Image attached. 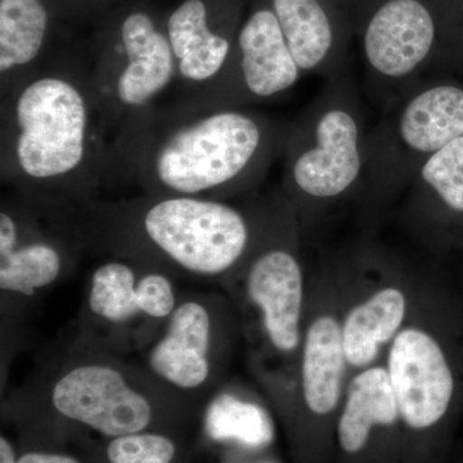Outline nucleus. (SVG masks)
<instances>
[{"label":"nucleus","instance_id":"obj_1","mask_svg":"<svg viewBox=\"0 0 463 463\" xmlns=\"http://www.w3.org/2000/svg\"><path fill=\"white\" fill-rule=\"evenodd\" d=\"M112 133L88 67L43 65L2 94L3 184L79 203L106 187Z\"/></svg>","mask_w":463,"mask_h":463},{"label":"nucleus","instance_id":"obj_2","mask_svg":"<svg viewBox=\"0 0 463 463\" xmlns=\"http://www.w3.org/2000/svg\"><path fill=\"white\" fill-rule=\"evenodd\" d=\"M276 137L264 118L233 108H155L115 134L106 187L223 200L263 170Z\"/></svg>","mask_w":463,"mask_h":463},{"label":"nucleus","instance_id":"obj_3","mask_svg":"<svg viewBox=\"0 0 463 463\" xmlns=\"http://www.w3.org/2000/svg\"><path fill=\"white\" fill-rule=\"evenodd\" d=\"M84 250L157 268L173 279L218 282L248 263L255 230L223 200L148 196L67 203Z\"/></svg>","mask_w":463,"mask_h":463},{"label":"nucleus","instance_id":"obj_4","mask_svg":"<svg viewBox=\"0 0 463 463\" xmlns=\"http://www.w3.org/2000/svg\"><path fill=\"white\" fill-rule=\"evenodd\" d=\"M17 392L111 439L147 431L161 405L184 402L142 364L76 340Z\"/></svg>","mask_w":463,"mask_h":463},{"label":"nucleus","instance_id":"obj_5","mask_svg":"<svg viewBox=\"0 0 463 463\" xmlns=\"http://www.w3.org/2000/svg\"><path fill=\"white\" fill-rule=\"evenodd\" d=\"M181 294L163 270L108 257L88 279L75 340L118 356L142 353L165 328Z\"/></svg>","mask_w":463,"mask_h":463},{"label":"nucleus","instance_id":"obj_6","mask_svg":"<svg viewBox=\"0 0 463 463\" xmlns=\"http://www.w3.org/2000/svg\"><path fill=\"white\" fill-rule=\"evenodd\" d=\"M0 212L3 319L24 315L43 292L67 279L83 251L61 201L17 194Z\"/></svg>","mask_w":463,"mask_h":463},{"label":"nucleus","instance_id":"obj_7","mask_svg":"<svg viewBox=\"0 0 463 463\" xmlns=\"http://www.w3.org/2000/svg\"><path fill=\"white\" fill-rule=\"evenodd\" d=\"M228 319L223 298L182 291L165 328L143 350V367L185 402L212 398L227 354Z\"/></svg>","mask_w":463,"mask_h":463},{"label":"nucleus","instance_id":"obj_8","mask_svg":"<svg viewBox=\"0 0 463 463\" xmlns=\"http://www.w3.org/2000/svg\"><path fill=\"white\" fill-rule=\"evenodd\" d=\"M116 38L114 47L88 66L112 139L125 124L156 108V100L178 81L166 32L148 14H128Z\"/></svg>","mask_w":463,"mask_h":463},{"label":"nucleus","instance_id":"obj_9","mask_svg":"<svg viewBox=\"0 0 463 463\" xmlns=\"http://www.w3.org/2000/svg\"><path fill=\"white\" fill-rule=\"evenodd\" d=\"M237 69L228 70L221 78L197 91L182 106L191 109L232 108L231 103L246 96L269 99L291 90L301 75L300 67L289 51L273 9H259L237 38Z\"/></svg>","mask_w":463,"mask_h":463},{"label":"nucleus","instance_id":"obj_10","mask_svg":"<svg viewBox=\"0 0 463 463\" xmlns=\"http://www.w3.org/2000/svg\"><path fill=\"white\" fill-rule=\"evenodd\" d=\"M386 370L408 428L425 430L443 419L452 402L455 379L443 349L430 334L414 327L399 331L390 346Z\"/></svg>","mask_w":463,"mask_h":463},{"label":"nucleus","instance_id":"obj_11","mask_svg":"<svg viewBox=\"0 0 463 463\" xmlns=\"http://www.w3.org/2000/svg\"><path fill=\"white\" fill-rule=\"evenodd\" d=\"M243 289L257 310L261 334L272 352L291 355L301 344L304 276L297 255L285 246L254 250L246 265Z\"/></svg>","mask_w":463,"mask_h":463},{"label":"nucleus","instance_id":"obj_12","mask_svg":"<svg viewBox=\"0 0 463 463\" xmlns=\"http://www.w3.org/2000/svg\"><path fill=\"white\" fill-rule=\"evenodd\" d=\"M362 166L358 120L350 109L334 106L317 118L312 145L292 154L289 179L307 196L334 199L358 181Z\"/></svg>","mask_w":463,"mask_h":463},{"label":"nucleus","instance_id":"obj_13","mask_svg":"<svg viewBox=\"0 0 463 463\" xmlns=\"http://www.w3.org/2000/svg\"><path fill=\"white\" fill-rule=\"evenodd\" d=\"M434 39V21L421 2L390 0L365 30V58L383 78H407L429 56Z\"/></svg>","mask_w":463,"mask_h":463},{"label":"nucleus","instance_id":"obj_14","mask_svg":"<svg viewBox=\"0 0 463 463\" xmlns=\"http://www.w3.org/2000/svg\"><path fill=\"white\" fill-rule=\"evenodd\" d=\"M165 32L175 57L178 81L191 91L206 90L223 74L233 45L213 29L205 0H183L167 18Z\"/></svg>","mask_w":463,"mask_h":463},{"label":"nucleus","instance_id":"obj_15","mask_svg":"<svg viewBox=\"0 0 463 463\" xmlns=\"http://www.w3.org/2000/svg\"><path fill=\"white\" fill-rule=\"evenodd\" d=\"M50 14L42 0H0V90L41 69Z\"/></svg>","mask_w":463,"mask_h":463},{"label":"nucleus","instance_id":"obj_16","mask_svg":"<svg viewBox=\"0 0 463 463\" xmlns=\"http://www.w3.org/2000/svg\"><path fill=\"white\" fill-rule=\"evenodd\" d=\"M343 326L335 317L310 323L301 352V392L313 413L325 416L336 408L346 370Z\"/></svg>","mask_w":463,"mask_h":463},{"label":"nucleus","instance_id":"obj_17","mask_svg":"<svg viewBox=\"0 0 463 463\" xmlns=\"http://www.w3.org/2000/svg\"><path fill=\"white\" fill-rule=\"evenodd\" d=\"M398 136L408 151L435 154L463 137V90L437 85L412 97L398 121Z\"/></svg>","mask_w":463,"mask_h":463},{"label":"nucleus","instance_id":"obj_18","mask_svg":"<svg viewBox=\"0 0 463 463\" xmlns=\"http://www.w3.org/2000/svg\"><path fill=\"white\" fill-rule=\"evenodd\" d=\"M401 417L397 397L388 370L371 367L356 374L349 389L341 414L340 446L347 453L364 449L374 426H392Z\"/></svg>","mask_w":463,"mask_h":463},{"label":"nucleus","instance_id":"obj_19","mask_svg":"<svg viewBox=\"0 0 463 463\" xmlns=\"http://www.w3.org/2000/svg\"><path fill=\"white\" fill-rule=\"evenodd\" d=\"M407 313V298L397 288L374 292L347 313L343 325V341L347 364L367 367L381 346L394 340Z\"/></svg>","mask_w":463,"mask_h":463},{"label":"nucleus","instance_id":"obj_20","mask_svg":"<svg viewBox=\"0 0 463 463\" xmlns=\"http://www.w3.org/2000/svg\"><path fill=\"white\" fill-rule=\"evenodd\" d=\"M203 429L212 440L233 441L250 449L268 447L274 439L273 420L263 405L232 390L218 389L207 401Z\"/></svg>","mask_w":463,"mask_h":463},{"label":"nucleus","instance_id":"obj_21","mask_svg":"<svg viewBox=\"0 0 463 463\" xmlns=\"http://www.w3.org/2000/svg\"><path fill=\"white\" fill-rule=\"evenodd\" d=\"M273 12L301 71L318 69L334 43L330 20L318 0H273Z\"/></svg>","mask_w":463,"mask_h":463},{"label":"nucleus","instance_id":"obj_22","mask_svg":"<svg viewBox=\"0 0 463 463\" xmlns=\"http://www.w3.org/2000/svg\"><path fill=\"white\" fill-rule=\"evenodd\" d=\"M420 175L448 207L463 213V137L426 158Z\"/></svg>","mask_w":463,"mask_h":463},{"label":"nucleus","instance_id":"obj_23","mask_svg":"<svg viewBox=\"0 0 463 463\" xmlns=\"http://www.w3.org/2000/svg\"><path fill=\"white\" fill-rule=\"evenodd\" d=\"M175 443L157 432H138L111 439L106 456L109 463H173Z\"/></svg>","mask_w":463,"mask_h":463},{"label":"nucleus","instance_id":"obj_24","mask_svg":"<svg viewBox=\"0 0 463 463\" xmlns=\"http://www.w3.org/2000/svg\"><path fill=\"white\" fill-rule=\"evenodd\" d=\"M18 463H80L74 457L61 453L27 452L18 458Z\"/></svg>","mask_w":463,"mask_h":463},{"label":"nucleus","instance_id":"obj_25","mask_svg":"<svg viewBox=\"0 0 463 463\" xmlns=\"http://www.w3.org/2000/svg\"><path fill=\"white\" fill-rule=\"evenodd\" d=\"M0 463H18L16 452L7 438H0Z\"/></svg>","mask_w":463,"mask_h":463}]
</instances>
